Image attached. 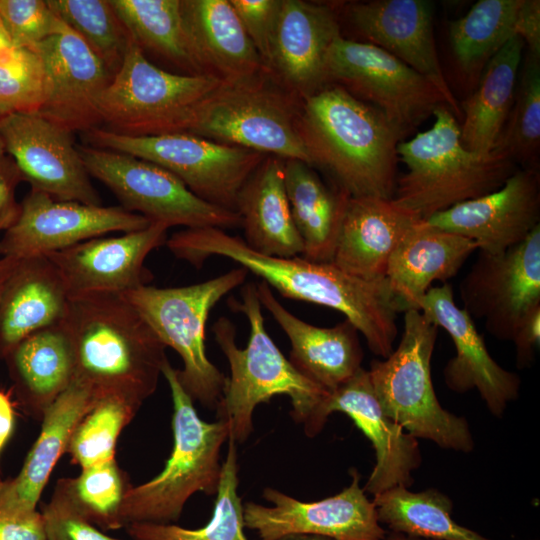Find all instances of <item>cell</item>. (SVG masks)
<instances>
[{"label":"cell","mask_w":540,"mask_h":540,"mask_svg":"<svg viewBox=\"0 0 540 540\" xmlns=\"http://www.w3.org/2000/svg\"><path fill=\"white\" fill-rule=\"evenodd\" d=\"M247 271L235 268L207 281L169 288L144 285L122 293L166 347L183 362L179 381L193 402L216 409L227 377L209 360L205 328L211 309L244 284Z\"/></svg>","instance_id":"obj_8"},{"label":"cell","mask_w":540,"mask_h":540,"mask_svg":"<svg viewBox=\"0 0 540 540\" xmlns=\"http://www.w3.org/2000/svg\"><path fill=\"white\" fill-rule=\"evenodd\" d=\"M45 88V70L35 48L10 44L0 50V107L9 113H38Z\"/></svg>","instance_id":"obj_43"},{"label":"cell","mask_w":540,"mask_h":540,"mask_svg":"<svg viewBox=\"0 0 540 540\" xmlns=\"http://www.w3.org/2000/svg\"><path fill=\"white\" fill-rule=\"evenodd\" d=\"M0 20L11 44L24 47H35L64 25L47 0H0Z\"/></svg>","instance_id":"obj_44"},{"label":"cell","mask_w":540,"mask_h":540,"mask_svg":"<svg viewBox=\"0 0 540 540\" xmlns=\"http://www.w3.org/2000/svg\"><path fill=\"white\" fill-rule=\"evenodd\" d=\"M212 516L196 529L176 524L131 523L126 525L132 540H248L244 533L243 502L238 493L237 443L228 439Z\"/></svg>","instance_id":"obj_38"},{"label":"cell","mask_w":540,"mask_h":540,"mask_svg":"<svg viewBox=\"0 0 540 540\" xmlns=\"http://www.w3.org/2000/svg\"><path fill=\"white\" fill-rule=\"evenodd\" d=\"M83 137L90 146L157 164L199 198L235 212L239 191L267 156L187 132L127 136L97 127L83 133Z\"/></svg>","instance_id":"obj_11"},{"label":"cell","mask_w":540,"mask_h":540,"mask_svg":"<svg viewBox=\"0 0 540 540\" xmlns=\"http://www.w3.org/2000/svg\"><path fill=\"white\" fill-rule=\"evenodd\" d=\"M420 311L453 341L456 354L443 371L446 386L456 393L476 389L491 414L501 417L519 397L521 379L492 358L474 320L456 305L450 284L431 287Z\"/></svg>","instance_id":"obj_22"},{"label":"cell","mask_w":540,"mask_h":540,"mask_svg":"<svg viewBox=\"0 0 540 540\" xmlns=\"http://www.w3.org/2000/svg\"><path fill=\"white\" fill-rule=\"evenodd\" d=\"M524 46L519 36L511 38L486 64L475 91L461 103L460 139L466 149L491 154L513 104Z\"/></svg>","instance_id":"obj_33"},{"label":"cell","mask_w":540,"mask_h":540,"mask_svg":"<svg viewBox=\"0 0 540 540\" xmlns=\"http://www.w3.org/2000/svg\"><path fill=\"white\" fill-rule=\"evenodd\" d=\"M476 243L481 252L501 253L540 225V175L516 170L497 190L461 202L425 220Z\"/></svg>","instance_id":"obj_21"},{"label":"cell","mask_w":540,"mask_h":540,"mask_svg":"<svg viewBox=\"0 0 540 540\" xmlns=\"http://www.w3.org/2000/svg\"><path fill=\"white\" fill-rule=\"evenodd\" d=\"M3 361L15 403L40 423L75 376L73 346L64 321L29 335Z\"/></svg>","instance_id":"obj_31"},{"label":"cell","mask_w":540,"mask_h":540,"mask_svg":"<svg viewBox=\"0 0 540 540\" xmlns=\"http://www.w3.org/2000/svg\"><path fill=\"white\" fill-rule=\"evenodd\" d=\"M64 324L74 352V379L97 398L113 395L141 408L156 391L166 346L119 293L71 298Z\"/></svg>","instance_id":"obj_3"},{"label":"cell","mask_w":540,"mask_h":540,"mask_svg":"<svg viewBox=\"0 0 540 540\" xmlns=\"http://www.w3.org/2000/svg\"><path fill=\"white\" fill-rule=\"evenodd\" d=\"M355 30L429 79L443 94L454 115L460 105L444 77L433 34V4L426 0H373L339 4Z\"/></svg>","instance_id":"obj_23"},{"label":"cell","mask_w":540,"mask_h":540,"mask_svg":"<svg viewBox=\"0 0 540 540\" xmlns=\"http://www.w3.org/2000/svg\"><path fill=\"white\" fill-rule=\"evenodd\" d=\"M33 48L42 59L46 77L38 114L72 133L97 128L99 100L113 74L65 23Z\"/></svg>","instance_id":"obj_18"},{"label":"cell","mask_w":540,"mask_h":540,"mask_svg":"<svg viewBox=\"0 0 540 540\" xmlns=\"http://www.w3.org/2000/svg\"><path fill=\"white\" fill-rule=\"evenodd\" d=\"M241 297V302L229 300V306L248 320L250 334L246 347L237 346L236 329L228 318L220 317L212 327L230 369L215 409L218 419L228 424L230 439L243 443L253 432L256 407L276 395H286L291 400L292 418L303 425L308 437L316 436L320 433L318 412L328 391L300 374L269 336L256 284H245Z\"/></svg>","instance_id":"obj_4"},{"label":"cell","mask_w":540,"mask_h":540,"mask_svg":"<svg viewBox=\"0 0 540 540\" xmlns=\"http://www.w3.org/2000/svg\"><path fill=\"white\" fill-rule=\"evenodd\" d=\"M301 102L264 70L221 82L201 104L187 133L310 165L298 130Z\"/></svg>","instance_id":"obj_9"},{"label":"cell","mask_w":540,"mask_h":540,"mask_svg":"<svg viewBox=\"0 0 540 540\" xmlns=\"http://www.w3.org/2000/svg\"><path fill=\"white\" fill-rule=\"evenodd\" d=\"M90 177L108 187L127 211L168 228L241 226L237 212L211 204L174 174L133 155L90 145L77 146Z\"/></svg>","instance_id":"obj_12"},{"label":"cell","mask_w":540,"mask_h":540,"mask_svg":"<svg viewBox=\"0 0 540 540\" xmlns=\"http://www.w3.org/2000/svg\"><path fill=\"white\" fill-rule=\"evenodd\" d=\"M383 540H432V539H424V538L412 537V536H408L404 534L390 532L386 534Z\"/></svg>","instance_id":"obj_54"},{"label":"cell","mask_w":540,"mask_h":540,"mask_svg":"<svg viewBox=\"0 0 540 540\" xmlns=\"http://www.w3.org/2000/svg\"><path fill=\"white\" fill-rule=\"evenodd\" d=\"M171 393L173 446L161 472L128 490L121 509L123 527L131 523L175 524L197 492L216 495L220 452L229 439L228 424L202 420L167 360L162 368Z\"/></svg>","instance_id":"obj_6"},{"label":"cell","mask_w":540,"mask_h":540,"mask_svg":"<svg viewBox=\"0 0 540 540\" xmlns=\"http://www.w3.org/2000/svg\"><path fill=\"white\" fill-rule=\"evenodd\" d=\"M46 540H121L106 535L72 505L58 482L40 511Z\"/></svg>","instance_id":"obj_45"},{"label":"cell","mask_w":540,"mask_h":540,"mask_svg":"<svg viewBox=\"0 0 540 540\" xmlns=\"http://www.w3.org/2000/svg\"><path fill=\"white\" fill-rule=\"evenodd\" d=\"M171 253L200 268L211 256L240 265L285 298L339 311L363 335L372 353L387 358L398 334L401 306L388 280L366 281L351 276L331 262L303 257H275L254 251L246 242L216 227L185 228L165 243Z\"/></svg>","instance_id":"obj_1"},{"label":"cell","mask_w":540,"mask_h":540,"mask_svg":"<svg viewBox=\"0 0 540 540\" xmlns=\"http://www.w3.org/2000/svg\"><path fill=\"white\" fill-rule=\"evenodd\" d=\"M476 250L475 242L418 220L397 245L386 271L402 312L420 311L431 284L454 277Z\"/></svg>","instance_id":"obj_30"},{"label":"cell","mask_w":540,"mask_h":540,"mask_svg":"<svg viewBox=\"0 0 540 540\" xmlns=\"http://www.w3.org/2000/svg\"><path fill=\"white\" fill-rule=\"evenodd\" d=\"M22 181L21 171L0 138V231L9 229L19 216L20 203L16 199V189Z\"/></svg>","instance_id":"obj_47"},{"label":"cell","mask_w":540,"mask_h":540,"mask_svg":"<svg viewBox=\"0 0 540 540\" xmlns=\"http://www.w3.org/2000/svg\"><path fill=\"white\" fill-rule=\"evenodd\" d=\"M220 84L208 75L157 67L130 37L123 62L100 97V122L127 136L188 132L201 104Z\"/></svg>","instance_id":"obj_10"},{"label":"cell","mask_w":540,"mask_h":540,"mask_svg":"<svg viewBox=\"0 0 540 540\" xmlns=\"http://www.w3.org/2000/svg\"><path fill=\"white\" fill-rule=\"evenodd\" d=\"M298 130L310 166L349 197L392 199L405 133L378 109L336 84L301 102Z\"/></svg>","instance_id":"obj_2"},{"label":"cell","mask_w":540,"mask_h":540,"mask_svg":"<svg viewBox=\"0 0 540 540\" xmlns=\"http://www.w3.org/2000/svg\"><path fill=\"white\" fill-rule=\"evenodd\" d=\"M256 288L261 306L287 335L291 344L288 360L300 374L330 392L361 368L359 332L349 320L317 327L288 311L264 281Z\"/></svg>","instance_id":"obj_26"},{"label":"cell","mask_w":540,"mask_h":540,"mask_svg":"<svg viewBox=\"0 0 540 540\" xmlns=\"http://www.w3.org/2000/svg\"><path fill=\"white\" fill-rule=\"evenodd\" d=\"M511 341L515 345L518 368L529 366L540 344V305L523 317Z\"/></svg>","instance_id":"obj_48"},{"label":"cell","mask_w":540,"mask_h":540,"mask_svg":"<svg viewBox=\"0 0 540 540\" xmlns=\"http://www.w3.org/2000/svg\"><path fill=\"white\" fill-rule=\"evenodd\" d=\"M181 12L201 75L230 83L266 70L230 0H181Z\"/></svg>","instance_id":"obj_28"},{"label":"cell","mask_w":540,"mask_h":540,"mask_svg":"<svg viewBox=\"0 0 540 540\" xmlns=\"http://www.w3.org/2000/svg\"><path fill=\"white\" fill-rule=\"evenodd\" d=\"M267 70L282 0H230Z\"/></svg>","instance_id":"obj_46"},{"label":"cell","mask_w":540,"mask_h":540,"mask_svg":"<svg viewBox=\"0 0 540 540\" xmlns=\"http://www.w3.org/2000/svg\"><path fill=\"white\" fill-rule=\"evenodd\" d=\"M274 540H334L324 536L310 534H289Z\"/></svg>","instance_id":"obj_53"},{"label":"cell","mask_w":540,"mask_h":540,"mask_svg":"<svg viewBox=\"0 0 540 540\" xmlns=\"http://www.w3.org/2000/svg\"><path fill=\"white\" fill-rule=\"evenodd\" d=\"M52 11L76 32L114 75L130 35L110 0H47Z\"/></svg>","instance_id":"obj_41"},{"label":"cell","mask_w":540,"mask_h":540,"mask_svg":"<svg viewBox=\"0 0 540 540\" xmlns=\"http://www.w3.org/2000/svg\"><path fill=\"white\" fill-rule=\"evenodd\" d=\"M325 81L375 107L405 134L439 106L449 108L429 79L383 49L342 35L327 53Z\"/></svg>","instance_id":"obj_13"},{"label":"cell","mask_w":540,"mask_h":540,"mask_svg":"<svg viewBox=\"0 0 540 540\" xmlns=\"http://www.w3.org/2000/svg\"><path fill=\"white\" fill-rule=\"evenodd\" d=\"M285 190L296 229L302 239V257L331 262L349 198L329 187L314 168L298 159L284 160Z\"/></svg>","instance_id":"obj_34"},{"label":"cell","mask_w":540,"mask_h":540,"mask_svg":"<svg viewBox=\"0 0 540 540\" xmlns=\"http://www.w3.org/2000/svg\"><path fill=\"white\" fill-rule=\"evenodd\" d=\"M438 327L421 311L404 312L403 333L396 349L368 370L376 397L385 412L415 438L441 448L471 452L474 439L467 420L439 403L431 378V359Z\"/></svg>","instance_id":"obj_7"},{"label":"cell","mask_w":540,"mask_h":540,"mask_svg":"<svg viewBox=\"0 0 540 540\" xmlns=\"http://www.w3.org/2000/svg\"><path fill=\"white\" fill-rule=\"evenodd\" d=\"M169 228L161 223L125 232L99 236L46 255L58 269L68 295L76 298L97 293H125L149 285L152 273L145 267L147 256L166 243Z\"/></svg>","instance_id":"obj_19"},{"label":"cell","mask_w":540,"mask_h":540,"mask_svg":"<svg viewBox=\"0 0 540 540\" xmlns=\"http://www.w3.org/2000/svg\"><path fill=\"white\" fill-rule=\"evenodd\" d=\"M420 219L393 199L349 197L331 263L362 280L385 279L392 253Z\"/></svg>","instance_id":"obj_25"},{"label":"cell","mask_w":540,"mask_h":540,"mask_svg":"<svg viewBox=\"0 0 540 540\" xmlns=\"http://www.w3.org/2000/svg\"><path fill=\"white\" fill-rule=\"evenodd\" d=\"M0 138L31 189L56 200L102 205L72 132L38 113L10 112L0 120Z\"/></svg>","instance_id":"obj_17"},{"label":"cell","mask_w":540,"mask_h":540,"mask_svg":"<svg viewBox=\"0 0 540 540\" xmlns=\"http://www.w3.org/2000/svg\"><path fill=\"white\" fill-rule=\"evenodd\" d=\"M11 42L0 20V50L10 45Z\"/></svg>","instance_id":"obj_55"},{"label":"cell","mask_w":540,"mask_h":540,"mask_svg":"<svg viewBox=\"0 0 540 540\" xmlns=\"http://www.w3.org/2000/svg\"><path fill=\"white\" fill-rule=\"evenodd\" d=\"M76 510L100 530L123 527L121 509L132 487L116 457L81 469L75 477L57 480Z\"/></svg>","instance_id":"obj_40"},{"label":"cell","mask_w":540,"mask_h":540,"mask_svg":"<svg viewBox=\"0 0 540 540\" xmlns=\"http://www.w3.org/2000/svg\"><path fill=\"white\" fill-rule=\"evenodd\" d=\"M333 412L351 418L375 451V465L363 486L365 493L374 497L397 486L412 485V472L421 464L418 439L385 414L368 370L361 367L350 379L328 392L317 416L320 432Z\"/></svg>","instance_id":"obj_20"},{"label":"cell","mask_w":540,"mask_h":540,"mask_svg":"<svg viewBox=\"0 0 540 540\" xmlns=\"http://www.w3.org/2000/svg\"><path fill=\"white\" fill-rule=\"evenodd\" d=\"M463 309L493 337L511 341L523 317L540 305V225L497 254L479 251L460 283Z\"/></svg>","instance_id":"obj_14"},{"label":"cell","mask_w":540,"mask_h":540,"mask_svg":"<svg viewBox=\"0 0 540 540\" xmlns=\"http://www.w3.org/2000/svg\"><path fill=\"white\" fill-rule=\"evenodd\" d=\"M150 224L121 206L61 201L30 189L20 203L17 220L0 239V256H46L111 232L137 231Z\"/></svg>","instance_id":"obj_16"},{"label":"cell","mask_w":540,"mask_h":540,"mask_svg":"<svg viewBox=\"0 0 540 540\" xmlns=\"http://www.w3.org/2000/svg\"><path fill=\"white\" fill-rule=\"evenodd\" d=\"M351 483L338 494L300 501L267 487L263 498L271 505L243 503L245 528L255 530L260 540L289 534H310L334 540H383L387 534L379 523L372 500L360 486V474L349 471Z\"/></svg>","instance_id":"obj_15"},{"label":"cell","mask_w":540,"mask_h":540,"mask_svg":"<svg viewBox=\"0 0 540 540\" xmlns=\"http://www.w3.org/2000/svg\"><path fill=\"white\" fill-rule=\"evenodd\" d=\"M0 540H46L41 512L28 515L0 512Z\"/></svg>","instance_id":"obj_49"},{"label":"cell","mask_w":540,"mask_h":540,"mask_svg":"<svg viewBox=\"0 0 540 540\" xmlns=\"http://www.w3.org/2000/svg\"><path fill=\"white\" fill-rule=\"evenodd\" d=\"M433 116L429 130L398 144L397 154L407 171L397 178L392 197L423 220L497 190L517 170L507 157L466 149L460 125L446 105L436 108Z\"/></svg>","instance_id":"obj_5"},{"label":"cell","mask_w":540,"mask_h":540,"mask_svg":"<svg viewBox=\"0 0 540 540\" xmlns=\"http://www.w3.org/2000/svg\"><path fill=\"white\" fill-rule=\"evenodd\" d=\"M246 244L267 256L296 257L304 246L292 218L284 184V160L267 155L236 200Z\"/></svg>","instance_id":"obj_32"},{"label":"cell","mask_w":540,"mask_h":540,"mask_svg":"<svg viewBox=\"0 0 540 540\" xmlns=\"http://www.w3.org/2000/svg\"><path fill=\"white\" fill-rule=\"evenodd\" d=\"M70 297L47 256L21 258L0 293V361L29 335L62 323Z\"/></svg>","instance_id":"obj_29"},{"label":"cell","mask_w":540,"mask_h":540,"mask_svg":"<svg viewBox=\"0 0 540 540\" xmlns=\"http://www.w3.org/2000/svg\"><path fill=\"white\" fill-rule=\"evenodd\" d=\"M110 3L143 51H152L187 74L201 75L190 52L181 0H110Z\"/></svg>","instance_id":"obj_37"},{"label":"cell","mask_w":540,"mask_h":540,"mask_svg":"<svg viewBox=\"0 0 540 540\" xmlns=\"http://www.w3.org/2000/svg\"><path fill=\"white\" fill-rule=\"evenodd\" d=\"M519 36L528 47L527 53L540 57V1L523 0L517 27Z\"/></svg>","instance_id":"obj_50"},{"label":"cell","mask_w":540,"mask_h":540,"mask_svg":"<svg viewBox=\"0 0 540 540\" xmlns=\"http://www.w3.org/2000/svg\"><path fill=\"white\" fill-rule=\"evenodd\" d=\"M540 150V57L527 53L514 100L491 153L538 170Z\"/></svg>","instance_id":"obj_39"},{"label":"cell","mask_w":540,"mask_h":540,"mask_svg":"<svg viewBox=\"0 0 540 540\" xmlns=\"http://www.w3.org/2000/svg\"><path fill=\"white\" fill-rule=\"evenodd\" d=\"M379 523L390 532L432 540H489L458 524L451 499L437 489L397 486L373 497Z\"/></svg>","instance_id":"obj_35"},{"label":"cell","mask_w":540,"mask_h":540,"mask_svg":"<svg viewBox=\"0 0 540 540\" xmlns=\"http://www.w3.org/2000/svg\"><path fill=\"white\" fill-rule=\"evenodd\" d=\"M9 112H7L5 109H3L2 107H0V120L6 115L8 114Z\"/></svg>","instance_id":"obj_56"},{"label":"cell","mask_w":540,"mask_h":540,"mask_svg":"<svg viewBox=\"0 0 540 540\" xmlns=\"http://www.w3.org/2000/svg\"><path fill=\"white\" fill-rule=\"evenodd\" d=\"M11 391L0 388V455L10 440L15 426V409Z\"/></svg>","instance_id":"obj_51"},{"label":"cell","mask_w":540,"mask_h":540,"mask_svg":"<svg viewBox=\"0 0 540 540\" xmlns=\"http://www.w3.org/2000/svg\"><path fill=\"white\" fill-rule=\"evenodd\" d=\"M139 409L117 396L97 398L75 427L65 454L81 469L115 458L119 436Z\"/></svg>","instance_id":"obj_42"},{"label":"cell","mask_w":540,"mask_h":540,"mask_svg":"<svg viewBox=\"0 0 540 540\" xmlns=\"http://www.w3.org/2000/svg\"><path fill=\"white\" fill-rule=\"evenodd\" d=\"M523 0H479L449 25L453 54L470 78L480 76L490 59L514 36Z\"/></svg>","instance_id":"obj_36"},{"label":"cell","mask_w":540,"mask_h":540,"mask_svg":"<svg viewBox=\"0 0 540 540\" xmlns=\"http://www.w3.org/2000/svg\"><path fill=\"white\" fill-rule=\"evenodd\" d=\"M97 397L74 379L46 411L40 433L17 475L0 479V512L28 515L37 504L59 459L66 453L71 435Z\"/></svg>","instance_id":"obj_27"},{"label":"cell","mask_w":540,"mask_h":540,"mask_svg":"<svg viewBox=\"0 0 540 540\" xmlns=\"http://www.w3.org/2000/svg\"><path fill=\"white\" fill-rule=\"evenodd\" d=\"M20 258L2 256L0 257V293L3 289L4 284L6 283L9 276L14 271L15 267L19 263Z\"/></svg>","instance_id":"obj_52"},{"label":"cell","mask_w":540,"mask_h":540,"mask_svg":"<svg viewBox=\"0 0 540 540\" xmlns=\"http://www.w3.org/2000/svg\"><path fill=\"white\" fill-rule=\"evenodd\" d=\"M339 5L282 0L267 71L299 99L326 86L325 60L341 36Z\"/></svg>","instance_id":"obj_24"}]
</instances>
